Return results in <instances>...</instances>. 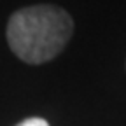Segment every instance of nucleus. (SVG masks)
I'll use <instances>...</instances> for the list:
<instances>
[{"label":"nucleus","instance_id":"1","mask_svg":"<svg viewBox=\"0 0 126 126\" xmlns=\"http://www.w3.org/2000/svg\"><path fill=\"white\" fill-rule=\"evenodd\" d=\"M74 21L56 5H32L16 11L7 23V42L19 60L39 65L53 60L70 40Z\"/></svg>","mask_w":126,"mask_h":126},{"label":"nucleus","instance_id":"2","mask_svg":"<svg viewBox=\"0 0 126 126\" xmlns=\"http://www.w3.org/2000/svg\"><path fill=\"white\" fill-rule=\"evenodd\" d=\"M16 126H49V124H47V121L42 119V117H28V119L21 121Z\"/></svg>","mask_w":126,"mask_h":126}]
</instances>
